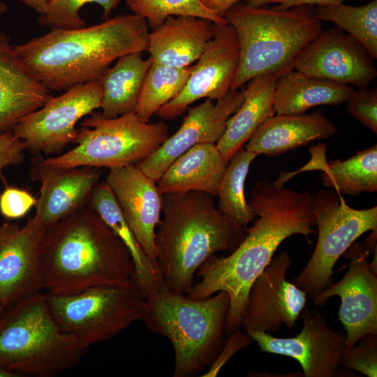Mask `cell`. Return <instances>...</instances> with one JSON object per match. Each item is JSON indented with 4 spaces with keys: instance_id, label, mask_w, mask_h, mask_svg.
<instances>
[{
    "instance_id": "1",
    "label": "cell",
    "mask_w": 377,
    "mask_h": 377,
    "mask_svg": "<svg viewBox=\"0 0 377 377\" xmlns=\"http://www.w3.org/2000/svg\"><path fill=\"white\" fill-rule=\"evenodd\" d=\"M311 198L309 191L279 188L267 179L258 182L248 201L258 218L247 228L245 238L228 256H214L198 270L200 279L186 296L200 300L226 292L230 307L226 334L240 329L251 286L280 244L294 235H302L311 243L309 235L316 233Z\"/></svg>"
},
{
    "instance_id": "2",
    "label": "cell",
    "mask_w": 377,
    "mask_h": 377,
    "mask_svg": "<svg viewBox=\"0 0 377 377\" xmlns=\"http://www.w3.org/2000/svg\"><path fill=\"white\" fill-rule=\"evenodd\" d=\"M149 25L133 13L75 29L51 28L14 46L24 64L50 91L99 80L119 57L147 51Z\"/></svg>"
},
{
    "instance_id": "3",
    "label": "cell",
    "mask_w": 377,
    "mask_h": 377,
    "mask_svg": "<svg viewBox=\"0 0 377 377\" xmlns=\"http://www.w3.org/2000/svg\"><path fill=\"white\" fill-rule=\"evenodd\" d=\"M39 267L41 288L54 295L124 283L135 275L129 252L88 200L45 229Z\"/></svg>"
},
{
    "instance_id": "4",
    "label": "cell",
    "mask_w": 377,
    "mask_h": 377,
    "mask_svg": "<svg viewBox=\"0 0 377 377\" xmlns=\"http://www.w3.org/2000/svg\"><path fill=\"white\" fill-rule=\"evenodd\" d=\"M214 196L188 191L163 194L156 232V264L169 291L186 295L199 268L218 252L233 251L247 228L216 207Z\"/></svg>"
},
{
    "instance_id": "5",
    "label": "cell",
    "mask_w": 377,
    "mask_h": 377,
    "mask_svg": "<svg viewBox=\"0 0 377 377\" xmlns=\"http://www.w3.org/2000/svg\"><path fill=\"white\" fill-rule=\"evenodd\" d=\"M223 17L235 29L239 45L233 90L258 75H283L293 69L301 52L323 30L312 6L277 10L250 6L242 1Z\"/></svg>"
},
{
    "instance_id": "6",
    "label": "cell",
    "mask_w": 377,
    "mask_h": 377,
    "mask_svg": "<svg viewBox=\"0 0 377 377\" xmlns=\"http://www.w3.org/2000/svg\"><path fill=\"white\" fill-rule=\"evenodd\" d=\"M229 307L225 291L193 300L165 288L145 299L141 321L171 343L173 376L191 377L209 368L223 347Z\"/></svg>"
},
{
    "instance_id": "7",
    "label": "cell",
    "mask_w": 377,
    "mask_h": 377,
    "mask_svg": "<svg viewBox=\"0 0 377 377\" xmlns=\"http://www.w3.org/2000/svg\"><path fill=\"white\" fill-rule=\"evenodd\" d=\"M5 309L0 316V366L18 376H54L75 367L86 353L88 347L60 329L40 291Z\"/></svg>"
},
{
    "instance_id": "8",
    "label": "cell",
    "mask_w": 377,
    "mask_h": 377,
    "mask_svg": "<svg viewBox=\"0 0 377 377\" xmlns=\"http://www.w3.org/2000/svg\"><path fill=\"white\" fill-rule=\"evenodd\" d=\"M81 123L74 143L66 153L44 158L55 168L91 167L109 169L135 165L155 151L168 138L164 121L146 122L135 112L108 118L93 112Z\"/></svg>"
},
{
    "instance_id": "9",
    "label": "cell",
    "mask_w": 377,
    "mask_h": 377,
    "mask_svg": "<svg viewBox=\"0 0 377 377\" xmlns=\"http://www.w3.org/2000/svg\"><path fill=\"white\" fill-rule=\"evenodd\" d=\"M60 329L87 347L108 341L141 320L145 298L134 279L71 295L45 294Z\"/></svg>"
},
{
    "instance_id": "10",
    "label": "cell",
    "mask_w": 377,
    "mask_h": 377,
    "mask_svg": "<svg viewBox=\"0 0 377 377\" xmlns=\"http://www.w3.org/2000/svg\"><path fill=\"white\" fill-rule=\"evenodd\" d=\"M311 208L318 239L310 259L293 283L312 300L334 283L333 268L346 250L364 233L377 230V207L353 209L340 193L320 188L312 194Z\"/></svg>"
},
{
    "instance_id": "11",
    "label": "cell",
    "mask_w": 377,
    "mask_h": 377,
    "mask_svg": "<svg viewBox=\"0 0 377 377\" xmlns=\"http://www.w3.org/2000/svg\"><path fill=\"white\" fill-rule=\"evenodd\" d=\"M101 99L99 80L75 85L60 96H52L11 131L34 155L58 153L68 144L74 143L76 124L100 108Z\"/></svg>"
},
{
    "instance_id": "12",
    "label": "cell",
    "mask_w": 377,
    "mask_h": 377,
    "mask_svg": "<svg viewBox=\"0 0 377 377\" xmlns=\"http://www.w3.org/2000/svg\"><path fill=\"white\" fill-rule=\"evenodd\" d=\"M239 45L233 27L214 24L208 41L181 92L155 114L164 120L180 117L189 105L201 99L216 101L231 89L238 69Z\"/></svg>"
},
{
    "instance_id": "13",
    "label": "cell",
    "mask_w": 377,
    "mask_h": 377,
    "mask_svg": "<svg viewBox=\"0 0 377 377\" xmlns=\"http://www.w3.org/2000/svg\"><path fill=\"white\" fill-rule=\"evenodd\" d=\"M300 317L303 327L296 336L277 338L270 333L246 330L261 352L297 360L305 377H334L346 347V334L332 330L324 314L304 308Z\"/></svg>"
},
{
    "instance_id": "14",
    "label": "cell",
    "mask_w": 377,
    "mask_h": 377,
    "mask_svg": "<svg viewBox=\"0 0 377 377\" xmlns=\"http://www.w3.org/2000/svg\"><path fill=\"white\" fill-rule=\"evenodd\" d=\"M292 260L287 251L273 258L252 283L241 327L245 330L277 332L282 324L290 330L307 302L306 293L286 279Z\"/></svg>"
},
{
    "instance_id": "15",
    "label": "cell",
    "mask_w": 377,
    "mask_h": 377,
    "mask_svg": "<svg viewBox=\"0 0 377 377\" xmlns=\"http://www.w3.org/2000/svg\"><path fill=\"white\" fill-rule=\"evenodd\" d=\"M369 253L364 244L353 243L343 255L350 260L346 274L312 300L322 306L332 297H340L339 316L347 348L367 334H377V273L369 266Z\"/></svg>"
},
{
    "instance_id": "16",
    "label": "cell",
    "mask_w": 377,
    "mask_h": 377,
    "mask_svg": "<svg viewBox=\"0 0 377 377\" xmlns=\"http://www.w3.org/2000/svg\"><path fill=\"white\" fill-rule=\"evenodd\" d=\"M374 58L340 29L323 30L300 54L294 69L306 75L366 88L376 78Z\"/></svg>"
},
{
    "instance_id": "17",
    "label": "cell",
    "mask_w": 377,
    "mask_h": 377,
    "mask_svg": "<svg viewBox=\"0 0 377 377\" xmlns=\"http://www.w3.org/2000/svg\"><path fill=\"white\" fill-rule=\"evenodd\" d=\"M244 98V89H230L216 103L206 98L201 104L188 108L177 131L135 165L157 182L170 164L193 146L207 142L216 144L226 129L227 121L238 110Z\"/></svg>"
},
{
    "instance_id": "18",
    "label": "cell",
    "mask_w": 377,
    "mask_h": 377,
    "mask_svg": "<svg viewBox=\"0 0 377 377\" xmlns=\"http://www.w3.org/2000/svg\"><path fill=\"white\" fill-rule=\"evenodd\" d=\"M45 228L34 216L0 226V303L3 309L41 290L39 250Z\"/></svg>"
},
{
    "instance_id": "19",
    "label": "cell",
    "mask_w": 377,
    "mask_h": 377,
    "mask_svg": "<svg viewBox=\"0 0 377 377\" xmlns=\"http://www.w3.org/2000/svg\"><path fill=\"white\" fill-rule=\"evenodd\" d=\"M105 182L140 245L157 267L155 239L163 209V194L156 182L135 165H129L109 169Z\"/></svg>"
},
{
    "instance_id": "20",
    "label": "cell",
    "mask_w": 377,
    "mask_h": 377,
    "mask_svg": "<svg viewBox=\"0 0 377 377\" xmlns=\"http://www.w3.org/2000/svg\"><path fill=\"white\" fill-rule=\"evenodd\" d=\"M30 174L40 185L34 218L46 229L87 202L101 172L91 167L50 166L37 154L31 158Z\"/></svg>"
},
{
    "instance_id": "21",
    "label": "cell",
    "mask_w": 377,
    "mask_h": 377,
    "mask_svg": "<svg viewBox=\"0 0 377 377\" xmlns=\"http://www.w3.org/2000/svg\"><path fill=\"white\" fill-rule=\"evenodd\" d=\"M51 97L19 57L10 36L0 31V134L11 131Z\"/></svg>"
},
{
    "instance_id": "22",
    "label": "cell",
    "mask_w": 377,
    "mask_h": 377,
    "mask_svg": "<svg viewBox=\"0 0 377 377\" xmlns=\"http://www.w3.org/2000/svg\"><path fill=\"white\" fill-rule=\"evenodd\" d=\"M214 23L200 17L172 16L151 29L147 51L152 61L183 68L191 66L213 37Z\"/></svg>"
},
{
    "instance_id": "23",
    "label": "cell",
    "mask_w": 377,
    "mask_h": 377,
    "mask_svg": "<svg viewBox=\"0 0 377 377\" xmlns=\"http://www.w3.org/2000/svg\"><path fill=\"white\" fill-rule=\"evenodd\" d=\"M336 133V127L322 111L274 114L256 128L244 149L258 156H275Z\"/></svg>"
},
{
    "instance_id": "24",
    "label": "cell",
    "mask_w": 377,
    "mask_h": 377,
    "mask_svg": "<svg viewBox=\"0 0 377 377\" xmlns=\"http://www.w3.org/2000/svg\"><path fill=\"white\" fill-rule=\"evenodd\" d=\"M228 163L216 144L195 145L170 164L157 186L162 194L198 191L217 196Z\"/></svg>"
},
{
    "instance_id": "25",
    "label": "cell",
    "mask_w": 377,
    "mask_h": 377,
    "mask_svg": "<svg viewBox=\"0 0 377 377\" xmlns=\"http://www.w3.org/2000/svg\"><path fill=\"white\" fill-rule=\"evenodd\" d=\"M281 75L276 73L263 74L247 82L242 105L228 119L222 136L216 143L227 161L243 147L264 121L275 114V84Z\"/></svg>"
},
{
    "instance_id": "26",
    "label": "cell",
    "mask_w": 377,
    "mask_h": 377,
    "mask_svg": "<svg viewBox=\"0 0 377 377\" xmlns=\"http://www.w3.org/2000/svg\"><path fill=\"white\" fill-rule=\"evenodd\" d=\"M355 91L349 85L310 77L292 69L275 84L274 108L276 114H298L318 105L346 103Z\"/></svg>"
},
{
    "instance_id": "27",
    "label": "cell",
    "mask_w": 377,
    "mask_h": 377,
    "mask_svg": "<svg viewBox=\"0 0 377 377\" xmlns=\"http://www.w3.org/2000/svg\"><path fill=\"white\" fill-rule=\"evenodd\" d=\"M88 203L129 252L134 265V279L145 298L155 291L165 288L158 267L149 259L140 245L105 182L96 185Z\"/></svg>"
},
{
    "instance_id": "28",
    "label": "cell",
    "mask_w": 377,
    "mask_h": 377,
    "mask_svg": "<svg viewBox=\"0 0 377 377\" xmlns=\"http://www.w3.org/2000/svg\"><path fill=\"white\" fill-rule=\"evenodd\" d=\"M142 52L119 57L99 79L102 86L101 114L108 118L134 112L142 84L152 63Z\"/></svg>"
},
{
    "instance_id": "29",
    "label": "cell",
    "mask_w": 377,
    "mask_h": 377,
    "mask_svg": "<svg viewBox=\"0 0 377 377\" xmlns=\"http://www.w3.org/2000/svg\"><path fill=\"white\" fill-rule=\"evenodd\" d=\"M323 184L339 193L359 195L377 191V145L350 158L327 163L321 170Z\"/></svg>"
},
{
    "instance_id": "30",
    "label": "cell",
    "mask_w": 377,
    "mask_h": 377,
    "mask_svg": "<svg viewBox=\"0 0 377 377\" xmlns=\"http://www.w3.org/2000/svg\"><path fill=\"white\" fill-rule=\"evenodd\" d=\"M258 155L243 147L230 158L218 190V208L237 224L246 227L256 214L246 200L244 184L253 159Z\"/></svg>"
},
{
    "instance_id": "31",
    "label": "cell",
    "mask_w": 377,
    "mask_h": 377,
    "mask_svg": "<svg viewBox=\"0 0 377 377\" xmlns=\"http://www.w3.org/2000/svg\"><path fill=\"white\" fill-rule=\"evenodd\" d=\"M314 11L318 19L337 24L377 59V0L360 6L343 3L316 6Z\"/></svg>"
},
{
    "instance_id": "32",
    "label": "cell",
    "mask_w": 377,
    "mask_h": 377,
    "mask_svg": "<svg viewBox=\"0 0 377 377\" xmlns=\"http://www.w3.org/2000/svg\"><path fill=\"white\" fill-rule=\"evenodd\" d=\"M191 66L177 68L152 61L139 95L134 112L136 116L149 122L162 106L181 92L191 73Z\"/></svg>"
},
{
    "instance_id": "33",
    "label": "cell",
    "mask_w": 377,
    "mask_h": 377,
    "mask_svg": "<svg viewBox=\"0 0 377 377\" xmlns=\"http://www.w3.org/2000/svg\"><path fill=\"white\" fill-rule=\"evenodd\" d=\"M131 12L144 19L153 29L172 16H189L227 23L224 17L208 8L200 0H126Z\"/></svg>"
},
{
    "instance_id": "34",
    "label": "cell",
    "mask_w": 377,
    "mask_h": 377,
    "mask_svg": "<svg viewBox=\"0 0 377 377\" xmlns=\"http://www.w3.org/2000/svg\"><path fill=\"white\" fill-rule=\"evenodd\" d=\"M122 0H47L38 22L43 26L61 29H75L87 26L80 15V10L87 3H96L103 8V19L110 15Z\"/></svg>"
},
{
    "instance_id": "35",
    "label": "cell",
    "mask_w": 377,
    "mask_h": 377,
    "mask_svg": "<svg viewBox=\"0 0 377 377\" xmlns=\"http://www.w3.org/2000/svg\"><path fill=\"white\" fill-rule=\"evenodd\" d=\"M353 369L367 377L377 376V334L361 337L353 346L345 347L339 366Z\"/></svg>"
},
{
    "instance_id": "36",
    "label": "cell",
    "mask_w": 377,
    "mask_h": 377,
    "mask_svg": "<svg viewBox=\"0 0 377 377\" xmlns=\"http://www.w3.org/2000/svg\"><path fill=\"white\" fill-rule=\"evenodd\" d=\"M348 113L377 134V88L355 91L346 102Z\"/></svg>"
},
{
    "instance_id": "37",
    "label": "cell",
    "mask_w": 377,
    "mask_h": 377,
    "mask_svg": "<svg viewBox=\"0 0 377 377\" xmlns=\"http://www.w3.org/2000/svg\"><path fill=\"white\" fill-rule=\"evenodd\" d=\"M36 203V200L27 191L8 187L0 195V212L9 219L21 218Z\"/></svg>"
},
{
    "instance_id": "38",
    "label": "cell",
    "mask_w": 377,
    "mask_h": 377,
    "mask_svg": "<svg viewBox=\"0 0 377 377\" xmlns=\"http://www.w3.org/2000/svg\"><path fill=\"white\" fill-rule=\"evenodd\" d=\"M228 338L212 364L201 375L202 377H214L218 375L222 367L239 350L251 344L253 341L246 331L239 330L230 332Z\"/></svg>"
},
{
    "instance_id": "39",
    "label": "cell",
    "mask_w": 377,
    "mask_h": 377,
    "mask_svg": "<svg viewBox=\"0 0 377 377\" xmlns=\"http://www.w3.org/2000/svg\"><path fill=\"white\" fill-rule=\"evenodd\" d=\"M24 143L12 131L0 134V172L9 165H17L23 161Z\"/></svg>"
},
{
    "instance_id": "40",
    "label": "cell",
    "mask_w": 377,
    "mask_h": 377,
    "mask_svg": "<svg viewBox=\"0 0 377 377\" xmlns=\"http://www.w3.org/2000/svg\"><path fill=\"white\" fill-rule=\"evenodd\" d=\"M346 0H244L246 3L253 7H262L268 4H277L272 6L277 10H287L299 6H324L343 3Z\"/></svg>"
},
{
    "instance_id": "41",
    "label": "cell",
    "mask_w": 377,
    "mask_h": 377,
    "mask_svg": "<svg viewBox=\"0 0 377 377\" xmlns=\"http://www.w3.org/2000/svg\"><path fill=\"white\" fill-rule=\"evenodd\" d=\"M208 8L223 17L225 13L235 3L244 0H200Z\"/></svg>"
},
{
    "instance_id": "42",
    "label": "cell",
    "mask_w": 377,
    "mask_h": 377,
    "mask_svg": "<svg viewBox=\"0 0 377 377\" xmlns=\"http://www.w3.org/2000/svg\"><path fill=\"white\" fill-rule=\"evenodd\" d=\"M29 8L34 10L39 15L42 14L45 8L47 0H19Z\"/></svg>"
},
{
    "instance_id": "43",
    "label": "cell",
    "mask_w": 377,
    "mask_h": 377,
    "mask_svg": "<svg viewBox=\"0 0 377 377\" xmlns=\"http://www.w3.org/2000/svg\"><path fill=\"white\" fill-rule=\"evenodd\" d=\"M376 236L377 230H373L371 234L367 238L366 242L364 244L369 252L374 253L376 251H377Z\"/></svg>"
},
{
    "instance_id": "44",
    "label": "cell",
    "mask_w": 377,
    "mask_h": 377,
    "mask_svg": "<svg viewBox=\"0 0 377 377\" xmlns=\"http://www.w3.org/2000/svg\"><path fill=\"white\" fill-rule=\"evenodd\" d=\"M0 377H18V376L0 366Z\"/></svg>"
},
{
    "instance_id": "45",
    "label": "cell",
    "mask_w": 377,
    "mask_h": 377,
    "mask_svg": "<svg viewBox=\"0 0 377 377\" xmlns=\"http://www.w3.org/2000/svg\"><path fill=\"white\" fill-rule=\"evenodd\" d=\"M8 10V7L5 3L0 1V14L5 13Z\"/></svg>"
},
{
    "instance_id": "46",
    "label": "cell",
    "mask_w": 377,
    "mask_h": 377,
    "mask_svg": "<svg viewBox=\"0 0 377 377\" xmlns=\"http://www.w3.org/2000/svg\"><path fill=\"white\" fill-rule=\"evenodd\" d=\"M4 311L3 308L2 307L1 303H0V316L1 315V313H3V311Z\"/></svg>"
}]
</instances>
